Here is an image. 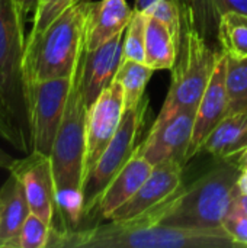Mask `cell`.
<instances>
[{"instance_id":"1","label":"cell","mask_w":247,"mask_h":248,"mask_svg":"<svg viewBox=\"0 0 247 248\" xmlns=\"http://www.w3.org/2000/svg\"><path fill=\"white\" fill-rule=\"evenodd\" d=\"M47 247L73 248H233L237 247L223 227L183 228L156 219L151 211L128 221H111L87 230L51 227Z\"/></svg>"},{"instance_id":"26","label":"cell","mask_w":247,"mask_h":248,"mask_svg":"<svg viewBox=\"0 0 247 248\" xmlns=\"http://www.w3.org/2000/svg\"><path fill=\"white\" fill-rule=\"evenodd\" d=\"M0 138L9 141L16 150L23 151V153H29V148H28L26 144L23 142L22 137L17 134V131H16V129H15V128L1 116V115H0ZM15 163H16V158L10 157L6 151H3V150L0 148V169H1V170L10 171V170L13 169Z\"/></svg>"},{"instance_id":"21","label":"cell","mask_w":247,"mask_h":248,"mask_svg":"<svg viewBox=\"0 0 247 248\" xmlns=\"http://www.w3.org/2000/svg\"><path fill=\"white\" fill-rule=\"evenodd\" d=\"M134 10L143 12L163 22L181 46L183 31V4L179 0H135Z\"/></svg>"},{"instance_id":"20","label":"cell","mask_w":247,"mask_h":248,"mask_svg":"<svg viewBox=\"0 0 247 248\" xmlns=\"http://www.w3.org/2000/svg\"><path fill=\"white\" fill-rule=\"evenodd\" d=\"M218 41L221 49L233 58H247V16L227 12L218 16Z\"/></svg>"},{"instance_id":"25","label":"cell","mask_w":247,"mask_h":248,"mask_svg":"<svg viewBox=\"0 0 247 248\" xmlns=\"http://www.w3.org/2000/svg\"><path fill=\"white\" fill-rule=\"evenodd\" d=\"M79 0H41L35 9L33 23L29 36L42 32L55 17H58L64 10L73 6Z\"/></svg>"},{"instance_id":"16","label":"cell","mask_w":247,"mask_h":248,"mask_svg":"<svg viewBox=\"0 0 247 248\" xmlns=\"http://www.w3.org/2000/svg\"><path fill=\"white\" fill-rule=\"evenodd\" d=\"M31 208L20 179L10 173L0 189V248H17Z\"/></svg>"},{"instance_id":"28","label":"cell","mask_w":247,"mask_h":248,"mask_svg":"<svg viewBox=\"0 0 247 248\" xmlns=\"http://www.w3.org/2000/svg\"><path fill=\"white\" fill-rule=\"evenodd\" d=\"M217 16L227 12H237L247 16V0H210Z\"/></svg>"},{"instance_id":"4","label":"cell","mask_w":247,"mask_h":248,"mask_svg":"<svg viewBox=\"0 0 247 248\" xmlns=\"http://www.w3.org/2000/svg\"><path fill=\"white\" fill-rule=\"evenodd\" d=\"M194 10L183 4V31L170 87L151 126H157L182 109H197L211 80L218 52L211 51L194 23Z\"/></svg>"},{"instance_id":"33","label":"cell","mask_w":247,"mask_h":248,"mask_svg":"<svg viewBox=\"0 0 247 248\" xmlns=\"http://www.w3.org/2000/svg\"><path fill=\"white\" fill-rule=\"evenodd\" d=\"M39 1H41V0H38V3H39Z\"/></svg>"},{"instance_id":"14","label":"cell","mask_w":247,"mask_h":248,"mask_svg":"<svg viewBox=\"0 0 247 248\" xmlns=\"http://www.w3.org/2000/svg\"><path fill=\"white\" fill-rule=\"evenodd\" d=\"M153 167L154 166H151L143 155L134 151L127 164L105 187L93 212L103 219H109L119 206L135 195V192L150 176Z\"/></svg>"},{"instance_id":"7","label":"cell","mask_w":247,"mask_h":248,"mask_svg":"<svg viewBox=\"0 0 247 248\" xmlns=\"http://www.w3.org/2000/svg\"><path fill=\"white\" fill-rule=\"evenodd\" d=\"M76 71V70H74ZM74 73L26 86V103L31 131V153L49 155L61 125Z\"/></svg>"},{"instance_id":"6","label":"cell","mask_w":247,"mask_h":248,"mask_svg":"<svg viewBox=\"0 0 247 248\" xmlns=\"http://www.w3.org/2000/svg\"><path fill=\"white\" fill-rule=\"evenodd\" d=\"M147 105L148 100L147 97H144L137 108L124 112L116 134L114 135L93 169L86 176L83 183L84 217L93 212L105 187L134 154L140 131L146 121Z\"/></svg>"},{"instance_id":"23","label":"cell","mask_w":247,"mask_h":248,"mask_svg":"<svg viewBox=\"0 0 247 248\" xmlns=\"http://www.w3.org/2000/svg\"><path fill=\"white\" fill-rule=\"evenodd\" d=\"M146 26L147 15L134 10L132 17L124 33L122 58L144 62L146 61Z\"/></svg>"},{"instance_id":"32","label":"cell","mask_w":247,"mask_h":248,"mask_svg":"<svg viewBox=\"0 0 247 248\" xmlns=\"http://www.w3.org/2000/svg\"><path fill=\"white\" fill-rule=\"evenodd\" d=\"M239 190L247 193V171H242L240 173V177H239Z\"/></svg>"},{"instance_id":"3","label":"cell","mask_w":247,"mask_h":248,"mask_svg":"<svg viewBox=\"0 0 247 248\" xmlns=\"http://www.w3.org/2000/svg\"><path fill=\"white\" fill-rule=\"evenodd\" d=\"M92 1L79 0L42 32L28 36L22 70L31 83L71 76L86 49V26ZM26 92V90H25Z\"/></svg>"},{"instance_id":"31","label":"cell","mask_w":247,"mask_h":248,"mask_svg":"<svg viewBox=\"0 0 247 248\" xmlns=\"http://www.w3.org/2000/svg\"><path fill=\"white\" fill-rule=\"evenodd\" d=\"M237 160H236V163H237V166H239V169L242 170V171H247V147L236 157Z\"/></svg>"},{"instance_id":"17","label":"cell","mask_w":247,"mask_h":248,"mask_svg":"<svg viewBox=\"0 0 247 248\" xmlns=\"http://www.w3.org/2000/svg\"><path fill=\"white\" fill-rule=\"evenodd\" d=\"M247 147V108L226 115L210 134L201 151L217 160L227 161L237 157Z\"/></svg>"},{"instance_id":"2","label":"cell","mask_w":247,"mask_h":248,"mask_svg":"<svg viewBox=\"0 0 247 248\" xmlns=\"http://www.w3.org/2000/svg\"><path fill=\"white\" fill-rule=\"evenodd\" d=\"M242 170L230 160L207 171L188 187L151 209L156 219L183 228H220L237 195Z\"/></svg>"},{"instance_id":"22","label":"cell","mask_w":247,"mask_h":248,"mask_svg":"<svg viewBox=\"0 0 247 248\" xmlns=\"http://www.w3.org/2000/svg\"><path fill=\"white\" fill-rule=\"evenodd\" d=\"M227 115L247 108V58L229 57L227 61Z\"/></svg>"},{"instance_id":"24","label":"cell","mask_w":247,"mask_h":248,"mask_svg":"<svg viewBox=\"0 0 247 248\" xmlns=\"http://www.w3.org/2000/svg\"><path fill=\"white\" fill-rule=\"evenodd\" d=\"M49 235H51V225L45 222L42 218L31 212L22 227L17 248L47 247L49 241Z\"/></svg>"},{"instance_id":"29","label":"cell","mask_w":247,"mask_h":248,"mask_svg":"<svg viewBox=\"0 0 247 248\" xmlns=\"http://www.w3.org/2000/svg\"><path fill=\"white\" fill-rule=\"evenodd\" d=\"M233 208H236L242 214L247 215V193L239 192V195H237V198H236V201L233 203Z\"/></svg>"},{"instance_id":"5","label":"cell","mask_w":247,"mask_h":248,"mask_svg":"<svg viewBox=\"0 0 247 248\" xmlns=\"http://www.w3.org/2000/svg\"><path fill=\"white\" fill-rule=\"evenodd\" d=\"M23 13L16 0H0V115L17 131L31 153L23 81Z\"/></svg>"},{"instance_id":"10","label":"cell","mask_w":247,"mask_h":248,"mask_svg":"<svg viewBox=\"0 0 247 248\" xmlns=\"http://www.w3.org/2000/svg\"><path fill=\"white\" fill-rule=\"evenodd\" d=\"M9 173L20 179L31 212L52 227L57 217V193L49 155L28 153L26 158L16 160Z\"/></svg>"},{"instance_id":"9","label":"cell","mask_w":247,"mask_h":248,"mask_svg":"<svg viewBox=\"0 0 247 248\" xmlns=\"http://www.w3.org/2000/svg\"><path fill=\"white\" fill-rule=\"evenodd\" d=\"M197 109H182L163 124L151 126L144 142L137 145L135 153L143 155L151 166L167 160L186 164Z\"/></svg>"},{"instance_id":"11","label":"cell","mask_w":247,"mask_h":248,"mask_svg":"<svg viewBox=\"0 0 247 248\" xmlns=\"http://www.w3.org/2000/svg\"><path fill=\"white\" fill-rule=\"evenodd\" d=\"M183 166L176 160H167L154 166L135 195L119 206L108 221L134 219L167 201L182 187Z\"/></svg>"},{"instance_id":"8","label":"cell","mask_w":247,"mask_h":248,"mask_svg":"<svg viewBox=\"0 0 247 248\" xmlns=\"http://www.w3.org/2000/svg\"><path fill=\"white\" fill-rule=\"evenodd\" d=\"M124 112V89L114 80L87 109L84 179L116 134Z\"/></svg>"},{"instance_id":"15","label":"cell","mask_w":247,"mask_h":248,"mask_svg":"<svg viewBox=\"0 0 247 248\" xmlns=\"http://www.w3.org/2000/svg\"><path fill=\"white\" fill-rule=\"evenodd\" d=\"M134 9L125 0H100L90 4L86 26V51H93L124 32Z\"/></svg>"},{"instance_id":"18","label":"cell","mask_w":247,"mask_h":248,"mask_svg":"<svg viewBox=\"0 0 247 248\" xmlns=\"http://www.w3.org/2000/svg\"><path fill=\"white\" fill-rule=\"evenodd\" d=\"M179 45L170 29L153 16H147L146 26V64L156 70L173 68Z\"/></svg>"},{"instance_id":"19","label":"cell","mask_w":247,"mask_h":248,"mask_svg":"<svg viewBox=\"0 0 247 248\" xmlns=\"http://www.w3.org/2000/svg\"><path fill=\"white\" fill-rule=\"evenodd\" d=\"M153 71L154 70L150 68L146 62L122 58L114 80L122 84L125 110H131L141 103L144 99L146 86L150 81Z\"/></svg>"},{"instance_id":"13","label":"cell","mask_w":247,"mask_h":248,"mask_svg":"<svg viewBox=\"0 0 247 248\" xmlns=\"http://www.w3.org/2000/svg\"><path fill=\"white\" fill-rule=\"evenodd\" d=\"M124 32L115 35L93 51H86L80 60V87L87 108L112 84L122 61Z\"/></svg>"},{"instance_id":"12","label":"cell","mask_w":247,"mask_h":248,"mask_svg":"<svg viewBox=\"0 0 247 248\" xmlns=\"http://www.w3.org/2000/svg\"><path fill=\"white\" fill-rule=\"evenodd\" d=\"M227 61L229 55L221 49L218 52L217 64L213 71L211 80L197 109L192 140L188 150V160L201 153V148L210 137V134L227 115Z\"/></svg>"},{"instance_id":"27","label":"cell","mask_w":247,"mask_h":248,"mask_svg":"<svg viewBox=\"0 0 247 248\" xmlns=\"http://www.w3.org/2000/svg\"><path fill=\"white\" fill-rule=\"evenodd\" d=\"M237 247H247V215L231 206L221 225Z\"/></svg>"},{"instance_id":"30","label":"cell","mask_w":247,"mask_h":248,"mask_svg":"<svg viewBox=\"0 0 247 248\" xmlns=\"http://www.w3.org/2000/svg\"><path fill=\"white\" fill-rule=\"evenodd\" d=\"M16 1H17V4H19L23 15H28L31 10L35 12V9L38 6V0H16Z\"/></svg>"}]
</instances>
